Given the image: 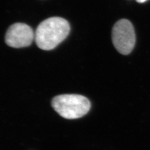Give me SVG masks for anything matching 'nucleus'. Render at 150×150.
I'll list each match as a JSON object with an SVG mask.
<instances>
[{"instance_id":"nucleus-4","label":"nucleus","mask_w":150,"mask_h":150,"mask_svg":"<svg viewBox=\"0 0 150 150\" xmlns=\"http://www.w3.org/2000/svg\"><path fill=\"white\" fill-rule=\"evenodd\" d=\"M35 35L32 28L25 23H16L11 25L6 32V44L13 48L29 46L35 39Z\"/></svg>"},{"instance_id":"nucleus-1","label":"nucleus","mask_w":150,"mask_h":150,"mask_svg":"<svg viewBox=\"0 0 150 150\" xmlns=\"http://www.w3.org/2000/svg\"><path fill=\"white\" fill-rule=\"evenodd\" d=\"M70 31L69 22L59 17H50L42 22L35 32L38 47L49 51L56 48L67 37Z\"/></svg>"},{"instance_id":"nucleus-2","label":"nucleus","mask_w":150,"mask_h":150,"mask_svg":"<svg viewBox=\"0 0 150 150\" xmlns=\"http://www.w3.org/2000/svg\"><path fill=\"white\" fill-rule=\"evenodd\" d=\"M52 106L61 116L66 119H76L89 111L91 103L86 97L75 94H66L54 97Z\"/></svg>"},{"instance_id":"nucleus-5","label":"nucleus","mask_w":150,"mask_h":150,"mask_svg":"<svg viewBox=\"0 0 150 150\" xmlns=\"http://www.w3.org/2000/svg\"><path fill=\"white\" fill-rule=\"evenodd\" d=\"M146 1H147V0H136V1L139 3H144V2H146Z\"/></svg>"},{"instance_id":"nucleus-3","label":"nucleus","mask_w":150,"mask_h":150,"mask_svg":"<svg viewBox=\"0 0 150 150\" xmlns=\"http://www.w3.org/2000/svg\"><path fill=\"white\" fill-rule=\"evenodd\" d=\"M112 38L115 47L120 54H130L136 42L134 28L131 22L126 19L117 22L113 27Z\"/></svg>"}]
</instances>
